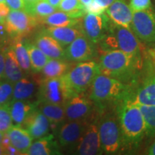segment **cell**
I'll use <instances>...</instances> for the list:
<instances>
[{"instance_id": "f546056e", "label": "cell", "mask_w": 155, "mask_h": 155, "mask_svg": "<svg viewBox=\"0 0 155 155\" xmlns=\"http://www.w3.org/2000/svg\"><path fill=\"white\" fill-rule=\"evenodd\" d=\"M140 108L145 124V137H155V106L137 105Z\"/></svg>"}, {"instance_id": "d6986e66", "label": "cell", "mask_w": 155, "mask_h": 155, "mask_svg": "<svg viewBox=\"0 0 155 155\" xmlns=\"http://www.w3.org/2000/svg\"><path fill=\"white\" fill-rule=\"evenodd\" d=\"M40 79L25 76L14 83L12 100H30L38 91Z\"/></svg>"}, {"instance_id": "8fae6325", "label": "cell", "mask_w": 155, "mask_h": 155, "mask_svg": "<svg viewBox=\"0 0 155 155\" xmlns=\"http://www.w3.org/2000/svg\"><path fill=\"white\" fill-rule=\"evenodd\" d=\"M68 121L89 120L96 115V107L88 94H75L70 98L64 105Z\"/></svg>"}, {"instance_id": "7a4b0ae2", "label": "cell", "mask_w": 155, "mask_h": 155, "mask_svg": "<svg viewBox=\"0 0 155 155\" xmlns=\"http://www.w3.org/2000/svg\"><path fill=\"white\" fill-rule=\"evenodd\" d=\"M114 108L121 128L124 151L135 150L145 137V124L140 108L126 97L116 103Z\"/></svg>"}, {"instance_id": "e0dca14e", "label": "cell", "mask_w": 155, "mask_h": 155, "mask_svg": "<svg viewBox=\"0 0 155 155\" xmlns=\"http://www.w3.org/2000/svg\"><path fill=\"white\" fill-rule=\"evenodd\" d=\"M105 13L111 22L127 28H131L133 11L125 0H115Z\"/></svg>"}, {"instance_id": "7402d4cb", "label": "cell", "mask_w": 155, "mask_h": 155, "mask_svg": "<svg viewBox=\"0 0 155 155\" xmlns=\"http://www.w3.org/2000/svg\"><path fill=\"white\" fill-rule=\"evenodd\" d=\"M11 144L14 146L21 154H26L32 143V137L26 129L20 126H12L7 132Z\"/></svg>"}, {"instance_id": "b9f144b4", "label": "cell", "mask_w": 155, "mask_h": 155, "mask_svg": "<svg viewBox=\"0 0 155 155\" xmlns=\"http://www.w3.org/2000/svg\"><path fill=\"white\" fill-rule=\"evenodd\" d=\"M38 1H39V0H24L25 4V11L28 10L31 6L33 5L34 4L36 3Z\"/></svg>"}, {"instance_id": "c3c4849f", "label": "cell", "mask_w": 155, "mask_h": 155, "mask_svg": "<svg viewBox=\"0 0 155 155\" xmlns=\"http://www.w3.org/2000/svg\"><path fill=\"white\" fill-rule=\"evenodd\" d=\"M5 19H4L1 15H0V24H2V23H5Z\"/></svg>"}, {"instance_id": "8992f818", "label": "cell", "mask_w": 155, "mask_h": 155, "mask_svg": "<svg viewBox=\"0 0 155 155\" xmlns=\"http://www.w3.org/2000/svg\"><path fill=\"white\" fill-rule=\"evenodd\" d=\"M98 112V131L103 153L115 154L124 151L123 139L114 106Z\"/></svg>"}, {"instance_id": "d4e9b609", "label": "cell", "mask_w": 155, "mask_h": 155, "mask_svg": "<svg viewBox=\"0 0 155 155\" xmlns=\"http://www.w3.org/2000/svg\"><path fill=\"white\" fill-rule=\"evenodd\" d=\"M26 75L28 74H26L20 67L15 56L14 50L9 45L6 53L4 79L15 83Z\"/></svg>"}, {"instance_id": "3957f363", "label": "cell", "mask_w": 155, "mask_h": 155, "mask_svg": "<svg viewBox=\"0 0 155 155\" xmlns=\"http://www.w3.org/2000/svg\"><path fill=\"white\" fill-rule=\"evenodd\" d=\"M98 46L99 54L114 50H120L137 58H144L147 52L141 42L130 28L111 22L109 32L101 40Z\"/></svg>"}, {"instance_id": "f35d334b", "label": "cell", "mask_w": 155, "mask_h": 155, "mask_svg": "<svg viewBox=\"0 0 155 155\" xmlns=\"http://www.w3.org/2000/svg\"><path fill=\"white\" fill-rule=\"evenodd\" d=\"M10 39L7 31L6 30L5 23L0 24V40H8Z\"/></svg>"}, {"instance_id": "7bdbcfd3", "label": "cell", "mask_w": 155, "mask_h": 155, "mask_svg": "<svg viewBox=\"0 0 155 155\" xmlns=\"http://www.w3.org/2000/svg\"><path fill=\"white\" fill-rule=\"evenodd\" d=\"M146 154L150 155H155V141L150 145V147H149Z\"/></svg>"}, {"instance_id": "ee69618b", "label": "cell", "mask_w": 155, "mask_h": 155, "mask_svg": "<svg viewBox=\"0 0 155 155\" xmlns=\"http://www.w3.org/2000/svg\"><path fill=\"white\" fill-rule=\"evenodd\" d=\"M46 1L48 2H49L52 6H53L54 7L58 9V6H59L60 3L61 2L62 0H46Z\"/></svg>"}, {"instance_id": "52a82bcc", "label": "cell", "mask_w": 155, "mask_h": 155, "mask_svg": "<svg viewBox=\"0 0 155 155\" xmlns=\"http://www.w3.org/2000/svg\"><path fill=\"white\" fill-rule=\"evenodd\" d=\"M99 73L98 62L92 60L73 65L64 77L71 91L75 95L86 93Z\"/></svg>"}, {"instance_id": "f907efd6", "label": "cell", "mask_w": 155, "mask_h": 155, "mask_svg": "<svg viewBox=\"0 0 155 155\" xmlns=\"http://www.w3.org/2000/svg\"><path fill=\"white\" fill-rule=\"evenodd\" d=\"M153 50H154V51L155 52V45H154V48H153Z\"/></svg>"}, {"instance_id": "ffe728a7", "label": "cell", "mask_w": 155, "mask_h": 155, "mask_svg": "<svg viewBox=\"0 0 155 155\" xmlns=\"http://www.w3.org/2000/svg\"><path fill=\"white\" fill-rule=\"evenodd\" d=\"M38 107L50 123V129L57 131L62 124L66 121L64 106L48 102H38Z\"/></svg>"}, {"instance_id": "836d02e7", "label": "cell", "mask_w": 155, "mask_h": 155, "mask_svg": "<svg viewBox=\"0 0 155 155\" xmlns=\"http://www.w3.org/2000/svg\"><path fill=\"white\" fill-rule=\"evenodd\" d=\"M12 124L9 105L0 106V131L7 133Z\"/></svg>"}, {"instance_id": "681fc988", "label": "cell", "mask_w": 155, "mask_h": 155, "mask_svg": "<svg viewBox=\"0 0 155 155\" xmlns=\"http://www.w3.org/2000/svg\"><path fill=\"white\" fill-rule=\"evenodd\" d=\"M5 2V0H0V2Z\"/></svg>"}, {"instance_id": "ba28073f", "label": "cell", "mask_w": 155, "mask_h": 155, "mask_svg": "<svg viewBox=\"0 0 155 155\" xmlns=\"http://www.w3.org/2000/svg\"><path fill=\"white\" fill-rule=\"evenodd\" d=\"M37 102H48L64 106L74 96L70 89L64 75L53 78L41 79L38 91Z\"/></svg>"}, {"instance_id": "5bb4252c", "label": "cell", "mask_w": 155, "mask_h": 155, "mask_svg": "<svg viewBox=\"0 0 155 155\" xmlns=\"http://www.w3.org/2000/svg\"><path fill=\"white\" fill-rule=\"evenodd\" d=\"M65 59L71 63L92 61L98 57V52L97 45L84 35H81L65 48Z\"/></svg>"}, {"instance_id": "7c38bea8", "label": "cell", "mask_w": 155, "mask_h": 155, "mask_svg": "<svg viewBox=\"0 0 155 155\" xmlns=\"http://www.w3.org/2000/svg\"><path fill=\"white\" fill-rule=\"evenodd\" d=\"M131 31L141 42L146 44L155 42V12L152 9L133 12Z\"/></svg>"}, {"instance_id": "2e32d148", "label": "cell", "mask_w": 155, "mask_h": 155, "mask_svg": "<svg viewBox=\"0 0 155 155\" xmlns=\"http://www.w3.org/2000/svg\"><path fill=\"white\" fill-rule=\"evenodd\" d=\"M30 133L33 139H38L49 134L50 123L48 118L40 111L38 106L30 112L22 126Z\"/></svg>"}, {"instance_id": "44dd1931", "label": "cell", "mask_w": 155, "mask_h": 155, "mask_svg": "<svg viewBox=\"0 0 155 155\" xmlns=\"http://www.w3.org/2000/svg\"><path fill=\"white\" fill-rule=\"evenodd\" d=\"M65 48L78 37L83 35L78 25L74 27H48L42 30Z\"/></svg>"}, {"instance_id": "277c9868", "label": "cell", "mask_w": 155, "mask_h": 155, "mask_svg": "<svg viewBox=\"0 0 155 155\" xmlns=\"http://www.w3.org/2000/svg\"><path fill=\"white\" fill-rule=\"evenodd\" d=\"M127 88V85L100 72L88 90V95L94 103L97 111H101L106 108L115 106L124 98Z\"/></svg>"}, {"instance_id": "5b68a950", "label": "cell", "mask_w": 155, "mask_h": 155, "mask_svg": "<svg viewBox=\"0 0 155 155\" xmlns=\"http://www.w3.org/2000/svg\"><path fill=\"white\" fill-rule=\"evenodd\" d=\"M127 86L124 97L137 105L155 106V60L150 50L140 75L134 82Z\"/></svg>"}, {"instance_id": "484cf974", "label": "cell", "mask_w": 155, "mask_h": 155, "mask_svg": "<svg viewBox=\"0 0 155 155\" xmlns=\"http://www.w3.org/2000/svg\"><path fill=\"white\" fill-rule=\"evenodd\" d=\"M40 25L48 27H74L80 22L81 18H73L66 12L57 10L53 14L41 18H37Z\"/></svg>"}, {"instance_id": "bcb514c9", "label": "cell", "mask_w": 155, "mask_h": 155, "mask_svg": "<svg viewBox=\"0 0 155 155\" xmlns=\"http://www.w3.org/2000/svg\"><path fill=\"white\" fill-rule=\"evenodd\" d=\"M5 154V149L2 145L1 143H0V155H4Z\"/></svg>"}, {"instance_id": "603a6c76", "label": "cell", "mask_w": 155, "mask_h": 155, "mask_svg": "<svg viewBox=\"0 0 155 155\" xmlns=\"http://www.w3.org/2000/svg\"><path fill=\"white\" fill-rule=\"evenodd\" d=\"M60 147L53 134H48L38 139L32 143L26 154L29 155H50L59 154Z\"/></svg>"}, {"instance_id": "60d3db41", "label": "cell", "mask_w": 155, "mask_h": 155, "mask_svg": "<svg viewBox=\"0 0 155 155\" xmlns=\"http://www.w3.org/2000/svg\"><path fill=\"white\" fill-rule=\"evenodd\" d=\"M5 149V154H9V155H16V154H21L18 150L14 146L10 144L9 146L4 147Z\"/></svg>"}, {"instance_id": "9a60e30c", "label": "cell", "mask_w": 155, "mask_h": 155, "mask_svg": "<svg viewBox=\"0 0 155 155\" xmlns=\"http://www.w3.org/2000/svg\"><path fill=\"white\" fill-rule=\"evenodd\" d=\"M91 120L92 119L76 121L66 120V121L62 124L57 131L60 145L64 148H76L81 136L84 132L88 124Z\"/></svg>"}, {"instance_id": "4316f807", "label": "cell", "mask_w": 155, "mask_h": 155, "mask_svg": "<svg viewBox=\"0 0 155 155\" xmlns=\"http://www.w3.org/2000/svg\"><path fill=\"white\" fill-rule=\"evenodd\" d=\"M10 45L14 50L18 63L26 74L32 72L30 58L27 48L25 40L23 38H10Z\"/></svg>"}, {"instance_id": "74e56055", "label": "cell", "mask_w": 155, "mask_h": 155, "mask_svg": "<svg viewBox=\"0 0 155 155\" xmlns=\"http://www.w3.org/2000/svg\"><path fill=\"white\" fill-rule=\"evenodd\" d=\"M9 12H10V8L9 6L6 4L5 2H0V15L3 17L4 19H6V17L8 16Z\"/></svg>"}, {"instance_id": "ac0fdd59", "label": "cell", "mask_w": 155, "mask_h": 155, "mask_svg": "<svg viewBox=\"0 0 155 155\" xmlns=\"http://www.w3.org/2000/svg\"><path fill=\"white\" fill-rule=\"evenodd\" d=\"M33 43L41 50L50 59H65V48L53 38L40 31L35 37Z\"/></svg>"}, {"instance_id": "9c48e42d", "label": "cell", "mask_w": 155, "mask_h": 155, "mask_svg": "<svg viewBox=\"0 0 155 155\" xmlns=\"http://www.w3.org/2000/svg\"><path fill=\"white\" fill-rule=\"evenodd\" d=\"M5 24L10 38H27L40 25L35 17L25 10H11Z\"/></svg>"}, {"instance_id": "d590c367", "label": "cell", "mask_w": 155, "mask_h": 155, "mask_svg": "<svg viewBox=\"0 0 155 155\" xmlns=\"http://www.w3.org/2000/svg\"><path fill=\"white\" fill-rule=\"evenodd\" d=\"M129 6L133 12L143 11L152 9L151 0H130Z\"/></svg>"}, {"instance_id": "4dcf8cb0", "label": "cell", "mask_w": 155, "mask_h": 155, "mask_svg": "<svg viewBox=\"0 0 155 155\" xmlns=\"http://www.w3.org/2000/svg\"><path fill=\"white\" fill-rule=\"evenodd\" d=\"M58 9L68 14L73 18H81L86 15L85 7L79 0H62Z\"/></svg>"}, {"instance_id": "30bf717a", "label": "cell", "mask_w": 155, "mask_h": 155, "mask_svg": "<svg viewBox=\"0 0 155 155\" xmlns=\"http://www.w3.org/2000/svg\"><path fill=\"white\" fill-rule=\"evenodd\" d=\"M78 25L83 35L93 43L98 45L109 32L111 20L106 13L101 15L86 13Z\"/></svg>"}, {"instance_id": "83f0119b", "label": "cell", "mask_w": 155, "mask_h": 155, "mask_svg": "<svg viewBox=\"0 0 155 155\" xmlns=\"http://www.w3.org/2000/svg\"><path fill=\"white\" fill-rule=\"evenodd\" d=\"M73 63L68 61L67 60L50 59L40 72L42 76L41 79L63 76L66 74L70 68L72 67Z\"/></svg>"}, {"instance_id": "1f68e13d", "label": "cell", "mask_w": 155, "mask_h": 155, "mask_svg": "<svg viewBox=\"0 0 155 155\" xmlns=\"http://www.w3.org/2000/svg\"><path fill=\"white\" fill-rule=\"evenodd\" d=\"M57 10H58L57 8L52 6L46 0H39L31 6L26 12L33 15L36 18H41L53 14Z\"/></svg>"}, {"instance_id": "8d00e7d4", "label": "cell", "mask_w": 155, "mask_h": 155, "mask_svg": "<svg viewBox=\"0 0 155 155\" xmlns=\"http://www.w3.org/2000/svg\"><path fill=\"white\" fill-rule=\"evenodd\" d=\"M5 2L11 10H25V4L24 0H5Z\"/></svg>"}, {"instance_id": "cb8c5ba5", "label": "cell", "mask_w": 155, "mask_h": 155, "mask_svg": "<svg viewBox=\"0 0 155 155\" xmlns=\"http://www.w3.org/2000/svg\"><path fill=\"white\" fill-rule=\"evenodd\" d=\"M38 102L28 100H12L9 104L13 124L22 127L25 119L36 106Z\"/></svg>"}, {"instance_id": "f6af8a7d", "label": "cell", "mask_w": 155, "mask_h": 155, "mask_svg": "<svg viewBox=\"0 0 155 155\" xmlns=\"http://www.w3.org/2000/svg\"><path fill=\"white\" fill-rule=\"evenodd\" d=\"M79 1L81 2V3L82 4V5L85 7V8H86L87 6H88L92 2L93 0H79Z\"/></svg>"}, {"instance_id": "f1b7e54d", "label": "cell", "mask_w": 155, "mask_h": 155, "mask_svg": "<svg viewBox=\"0 0 155 155\" xmlns=\"http://www.w3.org/2000/svg\"><path fill=\"white\" fill-rule=\"evenodd\" d=\"M25 44H26L29 55H30L32 72L34 73L41 72L45 65L49 61L50 58L41 50L39 49L34 43L25 41Z\"/></svg>"}, {"instance_id": "6da1fadb", "label": "cell", "mask_w": 155, "mask_h": 155, "mask_svg": "<svg viewBox=\"0 0 155 155\" xmlns=\"http://www.w3.org/2000/svg\"><path fill=\"white\" fill-rule=\"evenodd\" d=\"M147 55L137 58L120 50L105 52L99 57L100 72L126 85H130L142 71Z\"/></svg>"}, {"instance_id": "ab89813d", "label": "cell", "mask_w": 155, "mask_h": 155, "mask_svg": "<svg viewBox=\"0 0 155 155\" xmlns=\"http://www.w3.org/2000/svg\"><path fill=\"white\" fill-rule=\"evenodd\" d=\"M97 5L99 6L100 7H101L103 9L106 10V9L114 2L115 0H94Z\"/></svg>"}, {"instance_id": "e575fe53", "label": "cell", "mask_w": 155, "mask_h": 155, "mask_svg": "<svg viewBox=\"0 0 155 155\" xmlns=\"http://www.w3.org/2000/svg\"><path fill=\"white\" fill-rule=\"evenodd\" d=\"M9 45L10 39L8 40H0V81L4 79L6 53Z\"/></svg>"}, {"instance_id": "4fadbf2b", "label": "cell", "mask_w": 155, "mask_h": 155, "mask_svg": "<svg viewBox=\"0 0 155 155\" xmlns=\"http://www.w3.org/2000/svg\"><path fill=\"white\" fill-rule=\"evenodd\" d=\"M98 112L88 124L81 136L80 141L75 148L77 154L97 155L103 154L98 131Z\"/></svg>"}, {"instance_id": "d6a6232c", "label": "cell", "mask_w": 155, "mask_h": 155, "mask_svg": "<svg viewBox=\"0 0 155 155\" xmlns=\"http://www.w3.org/2000/svg\"><path fill=\"white\" fill-rule=\"evenodd\" d=\"M14 83L0 81V106L9 105L12 100Z\"/></svg>"}, {"instance_id": "7dc6e473", "label": "cell", "mask_w": 155, "mask_h": 155, "mask_svg": "<svg viewBox=\"0 0 155 155\" xmlns=\"http://www.w3.org/2000/svg\"><path fill=\"white\" fill-rule=\"evenodd\" d=\"M4 134H5V133H3L2 131H0V143H1L2 140V138L4 137Z\"/></svg>"}]
</instances>
